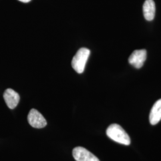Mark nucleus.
Here are the masks:
<instances>
[{
    "label": "nucleus",
    "mask_w": 161,
    "mask_h": 161,
    "mask_svg": "<svg viewBox=\"0 0 161 161\" xmlns=\"http://www.w3.org/2000/svg\"><path fill=\"white\" fill-rule=\"evenodd\" d=\"M90 54V50L86 48H81L76 53L72 60V66L77 73L82 74L84 71Z\"/></svg>",
    "instance_id": "f03ea898"
},
{
    "label": "nucleus",
    "mask_w": 161,
    "mask_h": 161,
    "mask_svg": "<svg viewBox=\"0 0 161 161\" xmlns=\"http://www.w3.org/2000/svg\"><path fill=\"white\" fill-rule=\"evenodd\" d=\"M161 120V98L156 102L153 106L149 115L150 124L153 125L157 124Z\"/></svg>",
    "instance_id": "6e6552de"
},
{
    "label": "nucleus",
    "mask_w": 161,
    "mask_h": 161,
    "mask_svg": "<svg viewBox=\"0 0 161 161\" xmlns=\"http://www.w3.org/2000/svg\"><path fill=\"white\" fill-rule=\"evenodd\" d=\"M147 58V52L146 50H136L132 52L128 58L130 64L137 69L141 68Z\"/></svg>",
    "instance_id": "39448f33"
},
{
    "label": "nucleus",
    "mask_w": 161,
    "mask_h": 161,
    "mask_svg": "<svg viewBox=\"0 0 161 161\" xmlns=\"http://www.w3.org/2000/svg\"><path fill=\"white\" fill-rule=\"evenodd\" d=\"M72 155L76 161H100L90 151L82 147H76L73 149Z\"/></svg>",
    "instance_id": "20e7f679"
},
{
    "label": "nucleus",
    "mask_w": 161,
    "mask_h": 161,
    "mask_svg": "<svg viewBox=\"0 0 161 161\" xmlns=\"http://www.w3.org/2000/svg\"><path fill=\"white\" fill-rule=\"evenodd\" d=\"M106 134L109 138L116 142L128 146L131 143L130 136L122 127L116 124L110 125L107 128Z\"/></svg>",
    "instance_id": "f257e3e1"
},
{
    "label": "nucleus",
    "mask_w": 161,
    "mask_h": 161,
    "mask_svg": "<svg viewBox=\"0 0 161 161\" xmlns=\"http://www.w3.org/2000/svg\"><path fill=\"white\" fill-rule=\"evenodd\" d=\"M28 121L30 125L36 128H42L47 125V121L44 117L35 109L30 110L28 116Z\"/></svg>",
    "instance_id": "7ed1b4c3"
},
{
    "label": "nucleus",
    "mask_w": 161,
    "mask_h": 161,
    "mask_svg": "<svg viewBox=\"0 0 161 161\" xmlns=\"http://www.w3.org/2000/svg\"><path fill=\"white\" fill-rule=\"evenodd\" d=\"M144 18L147 21L153 20L155 16V3L153 0H146L143 6Z\"/></svg>",
    "instance_id": "0eeeda50"
},
{
    "label": "nucleus",
    "mask_w": 161,
    "mask_h": 161,
    "mask_svg": "<svg viewBox=\"0 0 161 161\" xmlns=\"http://www.w3.org/2000/svg\"><path fill=\"white\" fill-rule=\"evenodd\" d=\"M19 1H21L22 3H29V1H31V0H19Z\"/></svg>",
    "instance_id": "1a4fd4ad"
},
{
    "label": "nucleus",
    "mask_w": 161,
    "mask_h": 161,
    "mask_svg": "<svg viewBox=\"0 0 161 161\" xmlns=\"http://www.w3.org/2000/svg\"><path fill=\"white\" fill-rule=\"evenodd\" d=\"M3 97L7 106L11 109H14L20 100V96L17 92L11 88L7 89L4 93Z\"/></svg>",
    "instance_id": "423d86ee"
}]
</instances>
